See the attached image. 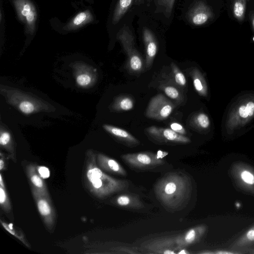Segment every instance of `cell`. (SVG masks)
Instances as JSON below:
<instances>
[{
	"instance_id": "13",
	"label": "cell",
	"mask_w": 254,
	"mask_h": 254,
	"mask_svg": "<svg viewBox=\"0 0 254 254\" xmlns=\"http://www.w3.org/2000/svg\"><path fill=\"white\" fill-rule=\"evenodd\" d=\"M143 39L146 53L145 65L146 68H149L157 54V41L152 31L147 28L143 30Z\"/></svg>"
},
{
	"instance_id": "34",
	"label": "cell",
	"mask_w": 254,
	"mask_h": 254,
	"mask_svg": "<svg viewBox=\"0 0 254 254\" xmlns=\"http://www.w3.org/2000/svg\"><path fill=\"white\" fill-rule=\"evenodd\" d=\"M87 18V14L84 12L79 13L73 19V23L75 25H78L83 22Z\"/></svg>"
},
{
	"instance_id": "3",
	"label": "cell",
	"mask_w": 254,
	"mask_h": 254,
	"mask_svg": "<svg viewBox=\"0 0 254 254\" xmlns=\"http://www.w3.org/2000/svg\"><path fill=\"white\" fill-rule=\"evenodd\" d=\"M0 93L8 104L26 115L55 111V108L48 102L20 90L1 85Z\"/></svg>"
},
{
	"instance_id": "9",
	"label": "cell",
	"mask_w": 254,
	"mask_h": 254,
	"mask_svg": "<svg viewBox=\"0 0 254 254\" xmlns=\"http://www.w3.org/2000/svg\"><path fill=\"white\" fill-rule=\"evenodd\" d=\"M37 209L47 227L51 230L55 222L56 215L49 196L44 195L31 188Z\"/></svg>"
},
{
	"instance_id": "24",
	"label": "cell",
	"mask_w": 254,
	"mask_h": 254,
	"mask_svg": "<svg viewBox=\"0 0 254 254\" xmlns=\"http://www.w3.org/2000/svg\"><path fill=\"white\" fill-rule=\"evenodd\" d=\"M0 144L1 147L10 152L13 151V140L11 133L2 125L0 127Z\"/></svg>"
},
{
	"instance_id": "19",
	"label": "cell",
	"mask_w": 254,
	"mask_h": 254,
	"mask_svg": "<svg viewBox=\"0 0 254 254\" xmlns=\"http://www.w3.org/2000/svg\"><path fill=\"white\" fill-rule=\"evenodd\" d=\"M164 80L172 83L179 87L184 89L187 85V80L184 73L174 63L170 64V70L168 74H165Z\"/></svg>"
},
{
	"instance_id": "15",
	"label": "cell",
	"mask_w": 254,
	"mask_h": 254,
	"mask_svg": "<svg viewBox=\"0 0 254 254\" xmlns=\"http://www.w3.org/2000/svg\"><path fill=\"white\" fill-rule=\"evenodd\" d=\"M103 127L105 130L113 137L116 138L126 145L136 146L139 143L137 139L123 128L108 124L103 125Z\"/></svg>"
},
{
	"instance_id": "38",
	"label": "cell",
	"mask_w": 254,
	"mask_h": 254,
	"mask_svg": "<svg viewBox=\"0 0 254 254\" xmlns=\"http://www.w3.org/2000/svg\"><path fill=\"white\" fill-rule=\"evenodd\" d=\"M151 0H135L134 2V4L136 5H139L140 4H142L144 2H150Z\"/></svg>"
},
{
	"instance_id": "31",
	"label": "cell",
	"mask_w": 254,
	"mask_h": 254,
	"mask_svg": "<svg viewBox=\"0 0 254 254\" xmlns=\"http://www.w3.org/2000/svg\"><path fill=\"white\" fill-rule=\"evenodd\" d=\"M175 0H155L156 4L162 8L165 13L170 16Z\"/></svg>"
},
{
	"instance_id": "36",
	"label": "cell",
	"mask_w": 254,
	"mask_h": 254,
	"mask_svg": "<svg viewBox=\"0 0 254 254\" xmlns=\"http://www.w3.org/2000/svg\"><path fill=\"white\" fill-rule=\"evenodd\" d=\"M248 18L252 29L254 33V10H251L249 12Z\"/></svg>"
},
{
	"instance_id": "12",
	"label": "cell",
	"mask_w": 254,
	"mask_h": 254,
	"mask_svg": "<svg viewBox=\"0 0 254 254\" xmlns=\"http://www.w3.org/2000/svg\"><path fill=\"white\" fill-rule=\"evenodd\" d=\"M205 231V226L199 225L190 228L184 233L176 235V244L178 251L196 243Z\"/></svg>"
},
{
	"instance_id": "40",
	"label": "cell",
	"mask_w": 254,
	"mask_h": 254,
	"mask_svg": "<svg viewBox=\"0 0 254 254\" xmlns=\"http://www.w3.org/2000/svg\"><path fill=\"white\" fill-rule=\"evenodd\" d=\"M0 186L2 187V188H5L4 182L3 181L2 175L1 173L0 174Z\"/></svg>"
},
{
	"instance_id": "2",
	"label": "cell",
	"mask_w": 254,
	"mask_h": 254,
	"mask_svg": "<svg viewBox=\"0 0 254 254\" xmlns=\"http://www.w3.org/2000/svg\"><path fill=\"white\" fill-rule=\"evenodd\" d=\"M86 156L85 183L91 193L99 198H104L128 188L127 181L112 177L97 166L96 156L93 151L88 150Z\"/></svg>"
},
{
	"instance_id": "14",
	"label": "cell",
	"mask_w": 254,
	"mask_h": 254,
	"mask_svg": "<svg viewBox=\"0 0 254 254\" xmlns=\"http://www.w3.org/2000/svg\"><path fill=\"white\" fill-rule=\"evenodd\" d=\"M96 156L97 164L102 170L123 176H127L126 170L115 159L102 153H98Z\"/></svg>"
},
{
	"instance_id": "17",
	"label": "cell",
	"mask_w": 254,
	"mask_h": 254,
	"mask_svg": "<svg viewBox=\"0 0 254 254\" xmlns=\"http://www.w3.org/2000/svg\"><path fill=\"white\" fill-rule=\"evenodd\" d=\"M26 172L32 184V188L47 196H49L47 186L43 179L37 173L36 167L30 164L26 167Z\"/></svg>"
},
{
	"instance_id": "20",
	"label": "cell",
	"mask_w": 254,
	"mask_h": 254,
	"mask_svg": "<svg viewBox=\"0 0 254 254\" xmlns=\"http://www.w3.org/2000/svg\"><path fill=\"white\" fill-rule=\"evenodd\" d=\"M115 203L122 207L139 209L143 207L142 202L137 196L130 194H122L115 199Z\"/></svg>"
},
{
	"instance_id": "23",
	"label": "cell",
	"mask_w": 254,
	"mask_h": 254,
	"mask_svg": "<svg viewBox=\"0 0 254 254\" xmlns=\"http://www.w3.org/2000/svg\"><path fill=\"white\" fill-rule=\"evenodd\" d=\"M133 0H119L116 6L113 17V22L117 23L124 16L130 8Z\"/></svg>"
},
{
	"instance_id": "11",
	"label": "cell",
	"mask_w": 254,
	"mask_h": 254,
	"mask_svg": "<svg viewBox=\"0 0 254 254\" xmlns=\"http://www.w3.org/2000/svg\"><path fill=\"white\" fill-rule=\"evenodd\" d=\"M144 247L154 254H173L177 253L178 251L176 244V235L155 239L148 242Z\"/></svg>"
},
{
	"instance_id": "8",
	"label": "cell",
	"mask_w": 254,
	"mask_h": 254,
	"mask_svg": "<svg viewBox=\"0 0 254 254\" xmlns=\"http://www.w3.org/2000/svg\"><path fill=\"white\" fill-rule=\"evenodd\" d=\"M145 131L148 136L160 142L188 143L190 142L189 138L171 128L151 126L145 128Z\"/></svg>"
},
{
	"instance_id": "37",
	"label": "cell",
	"mask_w": 254,
	"mask_h": 254,
	"mask_svg": "<svg viewBox=\"0 0 254 254\" xmlns=\"http://www.w3.org/2000/svg\"><path fill=\"white\" fill-rule=\"evenodd\" d=\"M4 168V161L2 158V153H0V170L2 171Z\"/></svg>"
},
{
	"instance_id": "42",
	"label": "cell",
	"mask_w": 254,
	"mask_h": 254,
	"mask_svg": "<svg viewBox=\"0 0 254 254\" xmlns=\"http://www.w3.org/2000/svg\"><path fill=\"white\" fill-rule=\"evenodd\" d=\"M253 10H254V9H253Z\"/></svg>"
},
{
	"instance_id": "41",
	"label": "cell",
	"mask_w": 254,
	"mask_h": 254,
	"mask_svg": "<svg viewBox=\"0 0 254 254\" xmlns=\"http://www.w3.org/2000/svg\"><path fill=\"white\" fill-rule=\"evenodd\" d=\"M236 207H237L238 208H239V207H240V204L239 202H238V203L237 202V203L236 204Z\"/></svg>"
},
{
	"instance_id": "10",
	"label": "cell",
	"mask_w": 254,
	"mask_h": 254,
	"mask_svg": "<svg viewBox=\"0 0 254 254\" xmlns=\"http://www.w3.org/2000/svg\"><path fill=\"white\" fill-rule=\"evenodd\" d=\"M213 8L202 1L193 5L189 11V19L193 25L200 26L213 20L215 17Z\"/></svg>"
},
{
	"instance_id": "1",
	"label": "cell",
	"mask_w": 254,
	"mask_h": 254,
	"mask_svg": "<svg viewBox=\"0 0 254 254\" xmlns=\"http://www.w3.org/2000/svg\"><path fill=\"white\" fill-rule=\"evenodd\" d=\"M157 198L166 207L171 209L181 208L191 196L192 183L187 175L179 172L167 173L154 186Z\"/></svg>"
},
{
	"instance_id": "35",
	"label": "cell",
	"mask_w": 254,
	"mask_h": 254,
	"mask_svg": "<svg viewBox=\"0 0 254 254\" xmlns=\"http://www.w3.org/2000/svg\"><path fill=\"white\" fill-rule=\"evenodd\" d=\"M170 127L172 129L179 134L184 135L186 133L185 129L179 123H173L171 124Z\"/></svg>"
},
{
	"instance_id": "28",
	"label": "cell",
	"mask_w": 254,
	"mask_h": 254,
	"mask_svg": "<svg viewBox=\"0 0 254 254\" xmlns=\"http://www.w3.org/2000/svg\"><path fill=\"white\" fill-rule=\"evenodd\" d=\"M254 242V226L248 230L236 243L237 247L244 246Z\"/></svg>"
},
{
	"instance_id": "16",
	"label": "cell",
	"mask_w": 254,
	"mask_h": 254,
	"mask_svg": "<svg viewBox=\"0 0 254 254\" xmlns=\"http://www.w3.org/2000/svg\"><path fill=\"white\" fill-rule=\"evenodd\" d=\"M249 0H227V8L230 16L240 23H243L246 17Z\"/></svg>"
},
{
	"instance_id": "25",
	"label": "cell",
	"mask_w": 254,
	"mask_h": 254,
	"mask_svg": "<svg viewBox=\"0 0 254 254\" xmlns=\"http://www.w3.org/2000/svg\"><path fill=\"white\" fill-rule=\"evenodd\" d=\"M190 124L193 127L202 129L207 128L210 125L208 117L203 113H198L193 115L190 120Z\"/></svg>"
},
{
	"instance_id": "7",
	"label": "cell",
	"mask_w": 254,
	"mask_h": 254,
	"mask_svg": "<svg viewBox=\"0 0 254 254\" xmlns=\"http://www.w3.org/2000/svg\"><path fill=\"white\" fill-rule=\"evenodd\" d=\"M76 85L82 88H88L97 82L98 72L93 66L83 62H75L70 65Z\"/></svg>"
},
{
	"instance_id": "33",
	"label": "cell",
	"mask_w": 254,
	"mask_h": 254,
	"mask_svg": "<svg viewBox=\"0 0 254 254\" xmlns=\"http://www.w3.org/2000/svg\"><path fill=\"white\" fill-rule=\"evenodd\" d=\"M38 173L43 179L48 178L50 175L49 169L43 166H39L37 168Z\"/></svg>"
},
{
	"instance_id": "39",
	"label": "cell",
	"mask_w": 254,
	"mask_h": 254,
	"mask_svg": "<svg viewBox=\"0 0 254 254\" xmlns=\"http://www.w3.org/2000/svg\"><path fill=\"white\" fill-rule=\"evenodd\" d=\"M215 253L218 254H232L235 253L225 251H220L216 252Z\"/></svg>"
},
{
	"instance_id": "5",
	"label": "cell",
	"mask_w": 254,
	"mask_h": 254,
	"mask_svg": "<svg viewBox=\"0 0 254 254\" xmlns=\"http://www.w3.org/2000/svg\"><path fill=\"white\" fill-rule=\"evenodd\" d=\"M121 157L127 165L136 169H149L164 163V161L157 154L148 151L127 153Z\"/></svg>"
},
{
	"instance_id": "21",
	"label": "cell",
	"mask_w": 254,
	"mask_h": 254,
	"mask_svg": "<svg viewBox=\"0 0 254 254\" xmlns=\"http://www.w3.org/2000/svg\"><path fill=\"white\" fill-rule=\"evenodd\" d=\"M134 100L128 95H120L116 97L110 105V109L114 111H126L132 109Z\"/></svg>"
},
{
	"instance_id": "4",
	"label": "cell",
	"mask_w": 254,
	"mask_h": 254,
	"mask_svg": "<svg viewBox=\"0 0 254 254\" xmlns=\"http://www.w3.org/2000/svg\"><path fill=\"white\" fill-rule=\"evenodd\" d=\"M127 57V67L130 73L137 74L143 69V63L141 55L134 46V37L131 31L126 26L118 34Z\"/></svg>"
},
{
	"instance_id": "26",
	"label": "cell",
	"mask_w": 254,
	"mask_h": 254,
	"mask_svg": "<svg viewBox=\"0 0 254 254\" xmlns=\"http://www.w3.org/2000/svg\"><path fill=\"white\" fill-rule=\"evenodd\" d=\"M0 223L2 227L8 232L20 240L23 244L25 245V246L28 248H30V246L28 242L26 241L24 234L21 231L18 230L15 228H14L12 224H7L2 221L1 220H0Z\"/></svg>"
},
{
	"instance_id": "29",
	"label": "cell",
	"mask_w": 254,
	"mask_h": 254,
	"mask_svg": "<svg viewBox=\"0 0 254 254\" xmlns=\"http://www.w3.org/2000/svg\"><path fill=\"white\" fill-rule=\"evenodd\" d=\"M21 14L25 16L29 24L32 23L35 21V12L33 10L32 5L29 3H25L22 8H19Z\"/></svg>"
},
{
	"instance_id": "6",
	"label": "cell",
	"mask_w": 254,
	"mask_h": 254,
	"mask_svg": "<svg viewBox=\"0 0 254 254\" xmlns=\"http://www.w3.org/2000/svg\"><path fill=\"white\" fill-rule=\"evenodd\" d=\"M175 108L174 104L163 95L153 97L146 109L145 115L149 119L163 120L167 118Z\"/></svg>"
},
{
	"instance_id": "22",
	"label": "cell",
	"mask_w": 254,
	"mask_h": 254,
	"mask_svg": "<svg viewBox=\"0 0 254 254\" xmlns=\"http://www.w3.org/2000/svg\"><path fill=\"white\" fill-rule=\"evenodd\" d=\"M189 74L191 77L195 90L201 95H205L206 93V88L204 80L200 72L196 68L190 69Z\"/></svg>"
},
{
	"instance_id": "18",
	"label": "cell",
	"mask_w": 254,
	"mask_h": 254,
	"mask_svg": "<svg viewBox=\"0 0 254 254\" xmlns=\"http://www.w3.org/2000/svg\"><path fill=\"white\" fill-rule=\"evenodd\" d=\"M161 90L169 98L175 100L178 103H181L185 100L182 90L177 86L168 82L166 80L161 81L159 85Z\"/></svg>"
},
{
	"instance_id": "32",
	"label": "cell",
	"mask_w": 254,
	"mask_h": 254,
	"mask_svg": "<svg viewBox=\"0 0 254 254\" xmlns=\"http://www.w3.org/2000/svg\"><path fill=\"white\" fill-rule=\"evenodd\" d=\"M240 177L244 183L249 185H254V175L250 171L247 170H243L240 174Z\"/></svg>"
},
{
	"instance_id": "30",
	"label": "cell",
	"mask_w": 254,
	"mask_h": 254,
	"mask_svg": "<svg viewBox=\"0 0 254 254\" xmlns=\"http://www.w3.org/2000/svg\"><path fill=\"white\" fill-rule=\"evenodd\" d=\"M0 204L1 207L6 212L11 210V204L5 188L0 186Z\"/></svg>"
},
{
	"instance_id": "27",
	"label": "cell",
	"mask_w": 254,
	"mask_h": 254,
	"mask_svg": "<svg viewBox=\"0 0 254 254\" xmlns=\"http://www.w3.org/2000/svg\"><path fill=\"white\" fill-rule=\"evenodd\" d=\"M238 114L239 116L243 119L252 117L254 114V102L249 101L239 107Z\"/></svg>"
}]
</instances>
